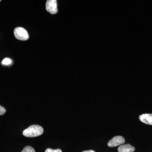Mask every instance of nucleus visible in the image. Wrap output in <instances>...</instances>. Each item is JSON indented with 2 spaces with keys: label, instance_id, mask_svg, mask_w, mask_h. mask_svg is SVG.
Returning <instances> with one entry per match:
<instances>
[{
  "label": "nucleus",
  "instance_id": "8",
  "mask_svg": "<svg viewBox=\"0 0 152 152\" xmlns=\"http://www.w3.org/2000/svg\"><path fill=\"white\" fill-rule=\"evenodd\" d=\"M21 152H36L34 148L29 146L25 147Z\"/></svg>",
  "mask_w": 152,
  "mask_h": 152
},
{
  "label": "nucleus",
  "instance_id": "6",
  "mask_svg": "<svg viewBox=\"0 0 152 152\" xmlns=\"http://www.w3.org/2000/svg\"><path fill=\"white\" fill-rule=\"evenodd\" d=\"M118 150V152H133L135 151V148L129 144L124 145L120 146Z\"/></svg>",
  "mask_w": 152,
  "mask_h": 152
},
{
  "label": "nucleus",
  "instance_id": "10",
  "mask_svg": "<svg viewBox=\"0 0 152 152\" xmlns=\"http://www.w3.org/2000/svg\"><path fill=\"white\" fill-rule=\"evenodd\" d=\"M6 112V109L2 106L0 105V115H3Z\"/></svg>",
  "mask_w": 152,
  "mask_h": 152
},
{
  "label": "nucleus",
  "instance_id": "7",
  "mask_svg": "<svg viewBox=\"0 0 152 152\" xmlns=\"http://www.w3.org/2000/svg\"><path fill=\"white\" fill-rule=\"evenodd\" d=\"M12 63V61L9 58H6L4 59L2 61V64L3 65H10Z\"/></svg>",
  "mask_w": 152,
  "mask_h": 152
},
{
  "label": "nucleus",
  "instance_id": "2",
  "mask_svg": "<svg viewBox=\"0 0 152 152\" xmlns=\"http://www.w3.org/2000/svg\"><path fill=\"white\" fill-rule=\"evenodd\" d=\"M14 35L18 39L26 41L29 39V35L26 30L24 28L18 27L14 30Z\"/></svg>",
  "mask_w": 152,
  "mask_h": 152
},
{
  "label": "nucleus",
  "instance_id": "4",
  "mask_svg": "<svg viewBox=\"0 0 152 152\" xmlns=\"http://www.w3.org/2000/svg\"><path fill=\"white\" fill-rule=\"evenodd\" d=\"M125 142V139L122 136H115L109 141L107 145L110 147H116L122 145Z\"/></svg>",
  "mask_w": 152,
  "mask_h": 152
},
{
  "label": "nucleus",
  "instance_id": "1",
  "mask_svg": "<svg viewBox=\"0 0 152 152\" xmlns=\"http://www.w3.org/2000/svg\"><path fill=\"white\" fill-rule=\"evenodd\" d=\"M44 132V129L41 126L33 125L23 131V134L27 137H35L41 135Z\"/></svg>",
  "mask_w": 152,
  "mask_h": 152
},
{
  "label": "nucleus",
  "instance_id": "5",
  "mask_svg": "<svg viewBox=\"0 0 152 152\" xmlns=\"http://www.w3.org/2000/svg\"><path fill=\"white\" fill-rule=\"evenodd\" d=\"M139 119L146 124L152 125V114H144L139 116Z\"/></svg>",
  "mask_w": 152,
  "mask_h": 152
},
{
  "label": "nucleus",
  "instance_id": "12",
  "mask_svg": "<svg viewBox=\"0 0 152 152\" xmlns=\"http://www.w3.org/2000/svg\"><path fill=\"white\" fill-rule=\"evenodd\" d=\"M1 0H0V2H1Z\"/></svg>",
  "mask_w": 152,
  "mask_h": 152
},
{
  "label": "nucleus",
  "instance_id": "9",
  "mask_svg": "<svg viewBox=\"0 0 152 152\" xmlns=\"http://www.w3.org/2000/svg\"><path fill=\"white\" fill-rule=\"evenodd\" d=\"M45 152H62L61 150L59 149H52L51 148H48L46 150Z\"/></svg>",
  "mask_w": 152,
  "mask_h": 152
},
{
  "label": "nucleus",
  "instance_id": "11",
  "mask_svg": "<svg viewBox=\"0 0 152 152\" xmlns=\"http://www.w3.org/2000/svg\"><path fill=\"white\" fill-rule=\"evenodd\" d=\"M82 152H95V151H93V150H89V151H83Z\"/></svg>",
  "mask_w": 152,
  "mask_h": 152
},
{
  "label": "nucleus",
  "instance_id": "3",
  "mask_svg": "<svg viewBox=\"0 0 152 152\" xmlns=\"http://www.w3.org/2000/svg\"><path fill=\"white\" fill-rule=\"evenodd\" d=\"M46 10L52 15L58 12L56 0H48L46 4Z\"/></svg>",
  "mask_w": 152,
  "mask_h": 152
}]
</instances>
